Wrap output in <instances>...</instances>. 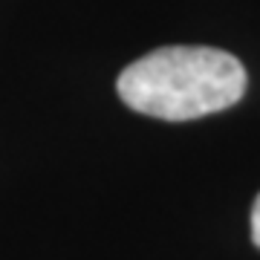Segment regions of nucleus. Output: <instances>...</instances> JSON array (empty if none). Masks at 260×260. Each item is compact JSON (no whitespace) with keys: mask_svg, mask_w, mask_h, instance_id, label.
I'll return each instance as SVG.
<instances>
[{"mask_svg":"<svg viewBox=\"0 0 260 260\" xmlns=\"http://www.w3.org/2000/svg\"><path fill=\"white\" fill-rule=\"evenodd\" d=\"M246 70L214 47H162L119 75V99L130 110L165 121H188L229 110L246 93Z\"/></svg>","mask_w":260,"mask_h":260,"instance_id":"1","label":"nucleus"},{"mask_svg":"<svg viewBox=\"0 0 260 260\" xmlns=\"http://www.w3.org/2000/svg\"><path fill=\"white\" fill-rule=\"evenodd\" d=\"M251 240L260 249V194L254 200V205H251Z\"/></svg>","mask_w":260,"mask_h":260,"instance_id":"2","label":"nucleus"}]
</instances>
